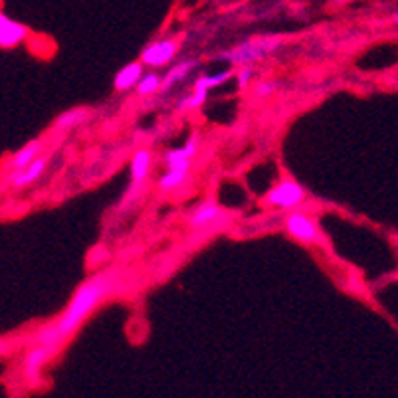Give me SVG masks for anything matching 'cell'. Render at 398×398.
Returning <instances> with one entry per match:
<instances>
[{"instance_id": "obj_1", "label": "cell", "mask_w": 398, "mask_h": 398, "mask_svg": "<svg viewBox=\"0 0 398 398\" xmlns=\"http://www.w3.org/2000/svg\"><path fill=\"white\" fill-rule=\"evenodd\" d=\"M117 273L116 272H104L99 275H95L94 280L85 282L75 295L72 297V301L68 305V309L63 311V315L56 321L42 327L32 343L34 345H62L63 339L70 337L75 329L82 325L87 315L95 309V305L104 299L105 295H109L117 285Z\"/></svg>"}, {"instance_id": "obj_2", "label": "cell", "mask_w": 398, "mask_h": 398, "mask_svg": "<svg viewBox=\"0 0 398 398\" xmlns=\"http://www.w3.org/2000/svg\"><path fill=\"white\" fill-rule=\"evenodd\" d=\"M278 46H280V40H275V38H254V40H246V42L238 44L236 48L224 52L222 58L230 60L236 66H250L251 62H258V60H263L266 56H270Z\"/></svg>"}, {"instance_id": "obj_3", "label": "cell", "mask_w": 398, "mask_h": 398, "mask_svg": "<svg viewBox=\"0 0 398 398\" xmlns=\"http://www.w3.org/2000/svg\"><path fill=\"white\" fill-rule=\"evenodd\" d=\"M304 199L305 190L301 189V185H297L294 180H283L266 194V200L280 209H294L299 202H304Z\"/></svg>"}, {"instance_id": "obj_4", "label": "cell", "mask_w": 398, "mask_h": 398, "mask_svg": "<svg viewBox=\"0 0 398 398\" xmlns=\"http://www.w3.org/2000/svg\"><path fill=\"white\" fill-rule=\"evenodd\" d=\"M285 226H287V232H290L294 238H297V240L307 242V244H319V242H323L321 234H319L317 226H315V222L311 220V218H307L304 212H294V214H290L287 220H285Z\"/></svg>"}, {"instance_id": "obj_5", "label": "cell", "mask_w": 398, "mask_h": 398, "mask_svg": "<svg viewBox=\"0 0 398 398\" xmlns=\"http://www.w3.org/2000/svg\"><path fill=\"white\" fill-rule=\"evenodd\" d=\"M58 345H34L24 356V377L28 380H36L40 377L42 367L56 355Z\"/></svg>"}, {"instance_id": "obj_6", "label": "cell", "mask_w": 398, "mask_h": 398, "mask_svg": "<svg viewBox=\"0 0 398 398\" xmlns=\"http://www.w3.org/2000/svg\"><path fill=\"white\" fill-rule=\"evenodd\" d=\"M177 48L178 46L175 40H158V42H153L143 50L141 62L149 66V68H161V66H165V63H168L175 58Z\"/></svg>"}, {"instance_id": "obj_7", "label": "cell", "mask_w": 398, "mask_h": 398, "mask_svg": "<svg viewBox=\"0 0 398 398\" xmlns=\"http://www.w3.org/2000/svg\"><path fill=\"white\" fill-rule=\"evenodd\" d=\"M28 36V28L20 22L11 20L6 14L0 16V46L2 48H12Z\"/></svg>"}, {"instance_id": "obj_8", "label": "cell", "mask_w": 398, "mask_h": 398, "mask_svg": "<svg viewBox=\"0 0 398 398\" xmlns=\"http://www.w3.org/2000/svg\"><path fill=\"white\" fill-rule=\"evenodd\" d=\"M197 149H199V135H192L187 141V145L175 149V151H167L165 165L167 168H190V158L194 157Z\"/></svg>"}, {"instance_id": "obj_9", "label": "cell", "mask_w": 398, "mask_h": 398, "mask_svg": "<svg viewBox=\"0 0 398 398\" xmlns=\"http://www.w3.org/2000/svg\"><path fill=\"white\" fill-rule=\"evenodd\" d=\"M46 165H48V158L46 157H40V158H36V161H32L28 167L18 168L14 175H11V185L12 187H16V189L30 185V182H34L36 178L42 175Z\"/></svg>"}, {"instance_id": "obj_10", "label": "cell", "mask_w": 398, "mask_h": 398, "mask_svg": "<svg viewBox=\"0 0 398 398\" xmlns=\"http://www.w3.org/2000/svg\"><path fill=\"white\" fill-rule=\"evenodd\" d=\"M143 62L127 63L125 68H121L116 75V89L117 92H127L131 87H137V84L143 77Z\"/></svg>"}, {"instance_id": "obj_11", "label": "cell", "mask_w": 398, "mask_h": 398, "mask_svg": "<svg viewBox=\"0 0 398 398\" xmlns=\"http://www.w3.org/2000/svg\"><path fill=\"white\" fill-rule=\"evenodd\" d=\"M42 151V143L40 141H30L28 145H24V147L12 157L11 161V167L12 168H26L30 165L32 161H36L38 158V153Z\"/></svg>"}, {"instance_id": "obj_12", "label": "cell", "mask_w": 398, "mask_h": 398, "mask_svg": "<svg viewBox=\"0 0 398 398\" xmlns=\"http://www.w3.org/2000/svg\"><path fill=\"white\" fill-rule=\"evenodd\" d=\"M194 68H197V62H194V60L180 62V63H177V66H173V68H170V72L165 75V80H163V84H161V89H163V92H168L173 85L178 84V82H182V80H185V77H187V75L194 70Z\"/></svg>"}, {"instance_id": "obj_13", "label": "cell", "mask_w": 398, "mask_h": 398, "mask_svg": "<svg viewBox=\"0 0 398 398\" xmlns=\"http://www.w3.org/2000/svg\"><path fill=\"white\" fill-rule=\"evenodd\" d=\"M149 167H151V153L147 149H141L137 151L133 163H131V175H133V182L141 185L149 175Z\"/></svg>"}, {"instance_id": "obj_14", "label": "cell", "mask_w": 398, "mask_h": 398, "mask_svg": "<svg viewBox=\"0 0 398 398\" xmlns=\"http://www.w3.org/2000/svg\"><path fill=\"white\" fill-rule=\"evenodd\" d=\"M222 214L220 206H216L214 202H206V204H202L194 214H192V218H190V226L192 228H200V226H204V224H209L210 220H214V218H218Z\"/></svg>"}, {"instance_id": "obj_15", "label": "cell", "mask_w": 398, "mask_h": 398, "mask_svg": "<svg viewBox=\"0 0 398 398\" xmlns=\"http://www.w3.org/2000/svg\"><path fill=\"white\" fill-rule=\"evenodd\" d=\"M187 175H189V168H168L167 173L161 177L158 180V189L161 190H173L180 187L185 180H187Z\"/></svg>"}, {"instance_id": "obj_16", "label": "cell", "mask_w": 398, "mask_h": 398, "mask_svg": "<svg viewBox=\"0 0 398 398\" xmlns=\"http://www.w3.org/2000/svg\"><path fill=\"white\" fill-rule=\"evenodd\" d=\"M230 77V70H228V72H220V74L216 75H202V77H199V80L194 82V89H206V92H210L212 87H218V85H222L224 82H228Z\"/></svg>"}, {"instance_id": "obj_17", "label": "cell", "mask_w": 398, "mask_h": 398, "mask_svg": "<svg viewBox=\"0 0 398 398\" xmlns=\"http://www.w3.org/2000/svg\"><path fill=\"white\" fill-rule=\"evenodd\" d=\"M161 77L157 74H145L141 77V82L137 84V92L141 95H149V94H155L161 89Z\"/></svg>"}, {"instance_id": "obj_18", "label": "cell", "mask_w": 398, "mask_h": 398, "mask_svg": "<svg viewBox=\"0 0 398 398\" xmlns=\"http://www.w3.org/2000/svg\"><path fill=\"white\" fill-rule=\"evenodd\" d=\"M84 117H85L84 109L68 111V113H63V116L56 121V127H58V129H68V127H72L75 125V123H80V121H84Z\"/></svg>"}, {"instance_id": "obj_19", "label": "cell", "mask_w": 398, "mask_h": 398, "mask_svg": "<svg viewBox=\"0 0 398 398\" xmlns=\"http://www.w3.org/2000/svg\"><path fill=\"white\" fill-rule=\"evenodd\" d=\"M206 97H209V92L206 89H194V94L187 97L185 101H182V107H189V109H197L200 105L206 101Z\"/></svg>"}, {"instance_id": "obj_20", "label": "cell", "mask_w": 398, "mask_h": 398, "mask_svg": "<svg viewBox=\"0 0 398 398\" xmlns=\"http://www.w3.org/2000/svg\"><path fill=\"white\" fill-rule=\"evenodd\" d=\"M236 75H238V87H240V89H246L251 80V68H248V66H242L240 72H238Z\"/></svg>"}, {"instance_id": "obj_21", "label": "cell", "mask_w": 398, "mask_h": 398, "mask_svg": "<svg viewBox=\"0 0 398 398\" xmlns=\"http://www.w3.org/2000/svg\"><path fill=\"white\" fill-rule=\"evenodd\" d=\"M273 87H275V84H272V82H266V84H258L256 85V95H260V97H266V95H270L273 92Z\"/></svg>"}, {"instance_id": "obj_22", "label": "cell", "mask_w": 398, "mask_h": 398, "mask_svg": "<svg viewBox=\"0 0 398 398\" xmlns=\"http://www.w3.org/2000/svg\"><path fill=\"white\" fill-rule=\"evenodd\" d=\"M337 4H345V2H351V0H335Z\"/></svg>"}, {"instance_id": "obj_23", "label": "cell", "mask_w": 398, "mask_h": 398, "mask_svg": "<svg viewBox=\"0 0 398 398\" xmlns=\"http://www.w3.org/2000/svg\"><path fill=\"white\" fill-rule=\"evenodd\" d=\"M392 20H394L398 24V12H397V14H392Z\"/></svg>"}]
</instances>
